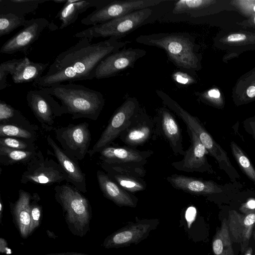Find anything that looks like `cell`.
Masks as SVG:
<instances>
[{"label": "cell", "mask_w": 255, "mask_h": 255, "mask_svg": "<svg viewBox=\"0 0 255 255\" xmlns=\"http://www.w3.org/2000/svg\"><path fill=\"white\" fill-rule=\"evenodd\" d=\"M91 42L87 38H81L60 53L47 73L34 82L32 86L39 89L65 82L92 80L97 67L103 59L130 43L112 37L97 43Z\"/></svg>", "instance_id": "obj_1"}, {"label": "cell", "mask_w": 255, "mask_h": 255, "mask_svg": "<svg viewBox=\"0 0 255 255\" xmlns=\"http://www.w3.org/2000/svg\"><path fill=\"white\" fill-rule=\"evenodd\" d=\"M39 89L59 100L64 114H70L73 120L87 118L96 121L105 105L101 92L81 85L60 84Z\"/></svg>", "instance_id": "obj_2"}, {"label": "cell", "mask_w": 255, "mask_h": 255, "mask_svg": "<svg viewBox=\"0 0 255 255\" xmlns=\"http://www.w3.org/2000/svg\"><path fill=\"white\" fill-rule=\"evenodd\" d=\"M140 44L163 49L168 59L179 68L194 71L200 67L193 37L185 32L158 33L141 35L135 39Z\"/></svg>", "instance_id": "obj_3"}, {"label": "cell", "mask_w": 255, "mask_h": 255, "mask_svg": "<svg viewBox=\"0 0 255 255\" xmlns=\"http://www.w3.org/2000/svg\"><path fill=\"white\" fill-rule=\"evenodd\" d=\"M55 199L61 206L65 222L74 236L83 237L90 231L92 218L89 201L72 185L63 184L54 188Z\"/></svg>", "instance_id": "obj_4"}, {"label": "cell", "mask_w": 255, "mask_h": 255, "mask_svg": "<svg viewBox=\"0 0 255 255\" xmlns=\"http://www.w3.org/2000/svg\"><path fill=\"white\" fill-rule=\"evenodd\" d=\"M153 13L151 7L137 10L112 19L107 22L90 27L78 32L74 37H86L91 41L93 38H115L119 40L135 29L145 24Z\"/></svg>", "instance_id": "obj_5"}, {"label": "cell", "mask_w": 255, "mask_h": 255, "mask_svg": "<svg viewBox=\"0 0 255 255\" xmlns=\"http://www.w3.org/2000/svg\"><path fill=\"white\" fill-rule=\"evenodd\" d=\"M160 221L157 218L144 219L136 217L104 240L102 246L107 249H119L136 245L146 239L156 230Z\"/></svg>", "instance_id": "obj_6"}, {"label": "cell", "mask_w": 255, "mask_h": 255, "mask_svg": "<svg viewBox=\"0 0 255 255\" xmlns=\"http://www.w3.org/2000/svg\"><path fill=\"white\" fill-rule=\"evenodd\" d=\"M68 182L67 176L58 162L53 158L45 157L40 150L26 165L20 181L22 184H34L51 185Z\"/></svg>", "instance_id": "obj_7"}, {"label": "cell", "mask_w": 255, "mask_h": 255, "mask_svg": "<svg viewBox=\"0 0 255 255\" xmlns=\"http://www.w3.org/2000/svg\"><path fill=\"white\" fill-rule=\"evenodd\" d=\"M139 104L136 98L128 97L115 111L99 139L88 153L90 157L109 146L126 128L132 117L138 111Z\"/></svg>", "instance_id": "obj_8"}, {"label": "cell", "mask_w": 255, "mask_h": 255, "mask_svg": "<svg viewBox=\"0 0 255 255\" xmlns=\"http://www.w3.org/2000/svg\"><path fill=\"white\" fill-rule=\"evenodd\" d=\"M167 1V0H112L103 7L96 9L83 18L81 22L84 25L94 26L137 10L154 7Z\"/></svg>", "instance_id": "obj_9"}, {"label": "cell", "mask_w": 255, "mask_h": 255, "mask_svg": "<svg viewBox=\"0 0 255 255\" xmlns=\"http://www.w3.org/2000/svg\"><path fill=\"white\" fill-rule=\"evenodd\" d=\"M56 138L62 149L76 160H83L89 149L91 140L89 125L82 123L70 124L54 129Z\"/></svg>", "instance_id": "obj_10"}, {"label": "cell", "mask_w": 255, "mask_h": 255, "mask_svg": "<svg viewBox=\"0 0 255 255\" xmlns=\"http://www.w3.org/2000/svg\"><path fill=\"white\" fill-rule=\"evenodd\" d=\"M26 101L43 128L47 131L54 128L56 118L64 114L60 104L53 97L41 89L29 91Z\"/></svg>", "instance_id": "obj_11"}, {"label": "cell", "mask_w": 255, "mask_h": 255, "mask_svg": "<svg viewBox=\"0 0 255 255\" xmlns=\"http://www.w3.org/2000/svg\"><path fill=\"white\" fill-rule=\"evenodd\" d=\"M48 24L49 21L44 18L27 20L23 28L3 44L0 49V53L12 54L22 52L27 55Z\"/></svg>", "instance_id": "obj_12"}, {"label": "cell", "mask_w": 255, "mask_h": 255, "mask_svg": "<svg viewBox=\"0 0 255 255\" xmlns=\"http://www.w3.org/2000/svg\"><path fill=\"white\" fill-rule=\"evenodd\" d=\"M155 123L154 137H162L175 155H184L182 130L173 113L166 107L158 108L153 119Z\"/></svg>", "instance_id": "obj_13"}, {"label": "cell", "mask_w": 255, "mask_h": 255, "mask_svg": "<svg viewBox=\"0 0 255 255\" xmlns=\"http://www.w3.org/2000/svg\"><path fill=\"white\" fill-rule=\"evenodd\" d=\"M146 52L139 48H122L103 59L97 67L95 78L102 79L115 76L129 68H133L136 61Z\"/></svg>", "instance_id": "obj_14"}, {"label": "cell", "mask_w": 255, "mask_h": 255, "mask_svg": "<svg viewBox=\"0 0 255 255\" xmlns=\"http://www.w3.org/2000/svg\"><path fill=\"white\" fill-rule=\"evenodd\" d=\"M154 129L153 119L143 108L140 107L119 138L127 146L136 148L151 138L153 139Z\"/></svg>", "instance_id": "obj_15"}, {"label": "cell", "mask_w": 255, "mask_h": 255, "mask_svg": "<svg viewBox=\"0 0 255 255\" xmlns=\"http://www.w3.org/2000/svg\"><path fill=\"white\" fill-rule=\"evenodd\" d=\"M187 131L190 139L191 144L185 151L183 159L172 162V166L181 171L212 173L213 170L206 156L208 153L207 150L195 133L188 127Z\"/></svg>", "instance_id": "obj_16"}, {"label": "cell", "mask_w": 255, "mask_h": 255, "mask_svg": "<svg viewBox=\"0 0 255 255\" xmlns=\"http://www.w3.org/2000/svg\"><path fill=\"white\" fill-rule=\"evenodd\" d=\"M227 221L232 241L240 244L241 251L244 252L248 247L255 224V210L246 215L230 210Z\"/></svg>", "instance_id": "obj_17"}, {"label": "cell", "mask_w": 255, "mask_h": 255, "mask_svg": "<svg viewBox=\"0 0 255 255\" xmlns=\"http://www.w3.org/2000/svg\"><path fill=\"white\" fill-rule=\"evenodd\" d=\"M46 139L53 151V155L65 172L68 182L81 192L86 193V175L81 170L77 160L69 156L57 144L50 135L47 136Z\"/></svg>", "instance_id": "obj_18"}, {"label": "cell", "mask_w": 255, "mask_h": 255, "mask_svg": "<svg viewBox=\"0 0 255 255\" xmlns=\"http://www.w3.org/2000/svg\"><path fill=\"white\" fill-rule=\"evenodd\" d=\"M99 153L101 161L107 163H132L144 165L147 159L153 153L150 150H139L128 146L109 145Z\"/></svg>", "instance_id": "obj_19"}, {"label": "cell", "mask_w": 255, "mask_h": 255, "mask_svg": "<svg viewBox=\"0 0 255 255\" xmlns=\"http://www.w3.org/2000/svg\"><path fill=\"white\" fill-rule=\"evenodd\" d=\"M174 188L194 195H210L223 192L221 186L212 181L173 174L166 178Z\"/></svg>", "instance_id": "obj_20"}, {"label": "cell", "mask_w": 255, "mask_h": 255, "mask_svg": "<svg viewBox=\"0 0 255 255\" xmlns=\"http://www.w3.org/2000/svg\"><path fill=\"white\" fill-rule=\"evenodd\" d=\"M99 187L104 196L119 207L135 208L138 198L117 184L102 171L97 172Z\"/></svg>", "instance_id": "obj_21"}, {"label": "cell", "mask_w": 255, "mask_h": 255, "mask_svg": "<svg viewBox=\"0 0 255 255\" xmlns=\"http://www.w3.org/2000/svg\"><path fill=\"white\" fill-rule=\"evenodd\" d=\"M33 195L20 189L18 197L14 203L10 202V212L14 224L18 230L20 236L23 239L29 235L31 223L30 215V203Z\"/></svg>", "instance_id": "obj_22"}, {"label": "cell", "mask_w": 255, "mask_h": 255, "mask_svg": "<svg viewBox=\"0 0 255 255\" xmlns=\"http://www.w3.org/2000/svg\"><path fill=\"white\" fill-rule=\"evenodd\" d=\"M112 0H67L55 18H59L61 21L60 29H64L74 23L80 14L88 8L94 7L98 9L106 5Z\"/></svg>", "instance_id": "obj_23"}, {"label": "cell", "mask_w": 255, "mask_h": 255, "mask_svg": "<svg viewBox=\"0 0 255 255\" xmlns=\"http://www.w3.org/2000/svg\"><path fill=\"white\" fill-rule=\"evenodd\" d=\"M48 65L49 62H34L26 57L20 58L14 74L11 76L12 81L15 84L33 83L42 76Z\"/></svg>", "instance_id": "obj_24"}, {"label": "cell", "mask_w": 255, "mask_h": 255, "mask_svg": "<svg viewBox=\"0 0 255 255\" xmlns=\"http://www.w3.org/2000/svg\"><path fill=\"white\" fill-rule=\"evenodd\" d=\"M47 0H0V13H12L25 16L32 13Z\"/></svg>", "instance_id": "obj_25"}, {"label": "cell", "mask_w": 255, "mask_h": 255, "mask_svg": "<svg viewBox=\"0 0 255 255\" xmlns=\"http://www.w3.org/2000/svg\"><path fill=\"white\" fill-rule=\"evenodd\" d=\"M212 250L214 255H235L228 221L225 219L223 220L221 227L213 238Z\"/></svg>", "instance_id": "obj_26"}, {"label": "cell", "mask_w": 255, "mask_h": 255, "mask_svg": "<svg viewBox=\"0 0 255 255\" xmlns=\"http://www.w3.org/2000/svg\"><path fill=\"white\" fill-rule=\"evenodd\" d=\"M37 151V150H18L0 145V163L5 166L17 163L27 165Z\"/></svg>", "instance_id": "obj_27"}, {"label": "cell", "mask_w": 255, "mask_h": 255, "mask_svg": "<svg viewBox=\"0 0 255 255\" xmlns=\"http://www.w3.org/2000/svg\"><path fill=\"white\" fill-rule=\"evenodd\" d=\"M100 165L106 172H113L136 177H143L146 174L144 166L132 163H107L100 161Z\"/></svg>", "instance_id": "obj_28"}, {"label": "cell", "mask_w": 255, "mask_h": 255, "mask_svg": "<svg viewBox=\"0 0 255 255\" xmlns=\"http://www.w3.org/2000/svg\"><path fill=\"white\" fill-rule=\"evenodd\" d=\"M106 174L117 184L130 193L142 191L146 188V183L142 178L113 172H106Z\"/></svg>", "instance_id": "obj_29"}, {"label": "cell", "mask_w": 255, "mask_h": 255, "mask_svg": "<svg viewBox=\"0 0 255 255\" xmlns=\"http://www.w3.org/2000/svg\"><path fill=\"white\" fill-rule=\"evenodd\" d=\"M12 137L35 142L37 134L36 130L20 125L0 123V137Z\"/></svg>", "instance_id": "obj_30"}, {"label": "cell", "mask_w": 255, "mask_h": 255, "mask_svg": "<svg viewBox=\"0 0 255 255\" xmlns=\"http://www.w3.org/2000/svg\"><path fill=\"white\" fill-rule=\"evenodd\" d=\"M25 16L12 13H0V37L9 34L20 26H24Z\"/></svg>", "instance_id": "obj_31"}, {"label": "cell", "mask_w": 255, "mask_h": 255, "mask_svg": "<svg viewBox=\"0 0 255 255\" xmlns=\"http://www.w3.org/2000/svg\"><path fill=\"white\" fill-rule=\"evenodd\" d=\"M230 146L233 155L242 171L255 183V169L250 160L235 142L232 141Z\"/></svg>", "instance_id": "obj_32"}, {"label": "cell", "mask_w": 255, "mask_h": 255, "mask_svg": "<svg viewBox=\"0 0 255 255\" xmlns=\"http://www.w3.org/2000/svg\"><path fill=\"white\" fill-rule=\"evenodd\" d=\"M40 198L37 193L33 194L30 203L31 226L29 235L31 236L41 225L42 218V208L38 203Z\"/></svg>", "instance_id": "obj_33"}, {"label": "cell", "mask_w": 255, "mask_h": 255, "mask_svg": "<svg viewBox=\"0 0 255 255\" xmlns=\"http://www.w3.org/2000/svg\"><path fill=\"white\" fill-rule=\"evenodd\" d=\"M0 145L18 150H37L34 142L12 137H0Z\"/></svg>", "instance_id": "obj_34"}, {"label": "cell", "mask_w": 255, "mask_h": 255, "mask_svg": "<svg viewBox=\"0 0 255 255\" xmlns=\"http://www.w3.org/2000/svg\"><path fill=\"white\" fill-rule=\"evenodd\" d=\"M20 59H13L1 63L0 65V90H2L8 86L6 76H12L15 68L19 62Z\"/></svg>", "instance_id": "obj_35"}, {"label": "cell", "mask_w": 255, "mask_h": 255, "mask_svg": "<svg viewBox=\"0 0 255 255\" xmlns=\"http://www.w3.org/2000/svg\"><path fill=\"white\" fill-rule=\"evenodd\" d=\"M234 2L244 14L251 17L255 15V0H238Z\"/></svg>", "instance_id": "obj_36"}, {"label": "cell", "mask_w": 255, "mask_h": 255, "mask_svg": "<svg viewBox=\"0 0 255 255\" xmlns=\"http://www.w3.org/2000/svg\"><path fill=\"white\" fill-rule=\"evenodd\" d=\"M172 76L176 83L181 85H189L196 82V80L186 72L176 71Z\"/></svg>", "instance_id": "obj_37"}, {"label": "cell", "mask_w": 255, "mask_h": 255, "mask_svg": "<svg viewBox=\"0 0 255 255\" xmlns=\"http://www.w3.org/2000/svg\"><path fill=\"white\" fill-rule=\"evenodd\" d=\"M197 96L202 100L208 101L210 103L218 104L221 97V94L218 89L212 88L205 93H197Z\"/></svg>", "instance_id": "obj_38"}, {"label": "cell", "mask_w": 255, "mask_h": 255, "mask_svg": "<svg viewBox=\"0 0 255 255\" xmlns=\"http://www.w3.org/2000/svg\"><path fill=\"white\" fill-rule=\"evenodd\" d=\"M244 127L255 140V117L245 121L244 123Z\"/></svg>", "instance_id": "obj_39"}, {"label": "cell", "mask_w": 255, "mask_h": 255, "mask_svg": "<svg viewBox=\"0 0 255 255\" xmlns=\"http://www.w3.org/2000/svg\"><path fill=\"white\" fill-rule=\"evenodd\" d=\"M247 36L243 33L231 34L227 37L226 41L229 42H238L245 40Z\"/></svg>", "instance_id": "obj_40"}, {"label": "cell", "mask_w": 255, "mask_h": 255, "mask_svg": "<svg viewBox=\"0 0 255 255\" xmlns=\"http://www.w3.org/2000/svg\"><path fill=\"white\" fill-rule=\"evenodd\" d=\"M0 252L1 254L4 253L6 255L12 253L11 250L8 248L6 241L2 238H0Z\"/></svg>", "instance_id": "obj_41"}, {"label": "cell", "mask_w": 255, "mask_h": 255, "mask_svg": "<svg viewBox=\"0 0 255 255\" xmlns=\"http://www.w3.org/2000/svg\"><path fill=\"white\" fill-rule=\"evenodd\" d=\"M44 255H91L83 253H75V252H65L59 253H50Z\"/></svg>", "instance_id": "obj_42"}, {"label": "cell", "mask_w": 255, "mask_h": 255, "mask_svg": "<svg viewBox=\"0 0 255 255\" xmlns=\"http://www.w3.org/2000/svg\"><path fill=\"white\" fill-rule=\"evenodd\" d=\"M247 96L250 98H254L255 97V86H251L248 88L246 91Z\"/></svg>", "instance_id": "obj_43"}, {"label": "cell", "mask_w": 255, "mask_h": 255, "mask_svg": "<svg viewBox=\"0 0 255 255\" xmlns=\"http://www.w3.org/2000/svg\"><path fill=\"white\" fill-rule=\"evenodd\" d=\"M246 207L250 209H255V201L254 200H250L246 205Z\"/></svg>", "instance_id": "obj_44"}, {"label": "cell", "mask_w": 255, "mask_h": 255, "mask_svg": "<svg viewBox=\"0 0 255 255\" xmlns=\"http://www.w3.org/2000/svg\"><path fill=\"white\" fill-rule=\"evenodd\" d=\"M3 203L2 202V200L0 198V223L2 224V212L3 210Z\"/></svg>", "instance_id": "obj_45"}, {"label": "cell", "mask_w": 255, "mask_h": 255, "mask_svg": "<svg viewBox=\"0 0 255 255\" xmlns=\"http://www.w3.org/2000/svg\"><path fill=\"white\" fill-rule=\"evenodd\" d=\"M251 25L255 26V15L252 17L249 21Z\"/></svg>", "instance_id": "obj_46"}, {"label": "cell", "mask_w": 255, "mask_h": 255, "mask_svg": "<svg viewBox=\"0 0 255 255\" xmlns=\"http://www.w3.org/2000/svg\"><path fill=\"white\" fill-rule=\"evenodd\" d=\"M52 1L57 3H65L67 1V0H53Z\"/></svg>", "instance_id": "obj_47"}, {"label": "cell", "mask_w": 255, "mask_h": 255, "mask_svg": "<svg viewBox=\"0 0 255 255\" xmlns=\"http://www.w3.org/2000/svg\"><path fill=\"white\" fill-rule=\"evenodd\" d=\"M254 238H255V231L254 233Z\"/></svg>", "instance_id": "obj_48"}, {"label": "cell", "mask_w": 255, "mask_h": 255, "mask_svg": "<svg viewBox=\"0 0 255 255\" xmlns=\"http://www.w3.org/2000/svg\"><path fill=\"white\" fill-rule=\"evenodd\" d=\"M250 255V254H248V255Z\"/></svg>", "instance_id": "obj_49"}]
</instances>
